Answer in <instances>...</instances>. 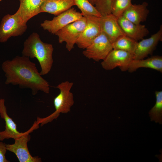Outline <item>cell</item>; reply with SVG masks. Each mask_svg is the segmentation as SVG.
Listing matches in <instances>:
<instances>
[{
    "label": "cell",
    "mask_w": 162,
    "mask_h": 162,
    "mask_svg": "<svg viewBox=\"0 0 162 162\" xmlns=\"http://www.w3.org/2000/svg\"><path fill=\"white\" fill-rule=\"evenodd\" d=\"M137 41L125 35L119 37L112 44L113 49L124 51L133 55Z\"/></svg>",
    "instance_id": "d6986e66"
},
{
    "label": "cell",
    "mask_w": 162,
    "mask_h": 162,
    "mask_svg": "<svg viewBox=\"0 0 162 162\" xmlns=\"http://www.w3.org/2000/svg\"><path fill=\"white\" fill-rule=\"evenodd\" d=\"M75 5L80 10L83 16H94L98 17H102L95 7L88 0H74Z\"/></svg>",
    "instance_id": "44dd1931"
},
{
    "label": "cell",
    "mask_w": 162,
    "mask_h": 162,
    "mask_svg": "<svg viewBox=\"0 0 162 162\" xmlns=\"http://www.w3.org/2000/svg\"><path fill=\"white\" fill-rule=\"evenodd\" d=\"M86 17L69 24L55 33L59 43H66L65 47L68 51L74 48V45L86 24Z\"/></svg>",
    "instance_id": "5b68a950"
},
{
    "label": "cell",
    "mask_w": 162,
    "mask_h": 162,
    "mask_svg": "<svg viewBox=\"0 0 162 162\" xmlns=\"http://www.w3.org/2000/svg\"><path fill=\"white\" fill-rule=\"evenodd\" d=\"M140 68H151L162 73V56H154L145 59H133L130 63L128 70L132 73Z\"/></svg>",
    "instance_id": "ac0fdd59"
},
{
    "label": "cell",
    "mask_w": 162,
    "mask_h": 162,
    "mask_svg": "<svg viewBox=\"0 0 162 162\" xmlns=\"http://www.w3.org/2000/svg\"><path fill=\"white\" fill-rule=\"evenodd\" d=\"M112 49V43L101 32L82 53L87 58L98 62L104 60Z\"/></svg>",
    "instance_id": "52a82bcc"
},
{
    "label": "cell",
    "mask_w": 162,
    "mask_h": 162,
    "mask_svg": "<svg viewBox=\"0 0 162 162\" xmlns=\"http://www.w3.org/2000/svg\"><path fill=\"white\" fill-rule=\"evenodd\" d=\"M27 28L26 23L15 13L5 15L0 24V43L6 42L11 37L22 35Z\"/></svg>",
    "instance_id": "277c9868"
},
{
    "label": "cell",
    "mask_w": 162,
    "mask_h": 162,
    "mask_svg": "<svg viewBox=\"0 0 162 162\" xmlns=\"http://www.w3.org/2000/svg\"><path fill=\"white\" fill-rule=\"evenodd\" d=\"M53 50L52 44L44 42L37 33L33 32L24 41L22 53V56L38 60L41 68L40 73L42 76L47 74L51 69Z\"/></svg>",
    "instance_id": "7a4b0ae2"
},
{
    "label": "cell",
    "mask_w": 162,
    "mask_h": 162,
    "mask_svg": "<svg viewBox=\"0 0 162 162\" xmlns=\"http://www.w3.org/2000/svg\"><path fill=\"white\" fill-rule=\"evenodd\" d=\"M74 5V0H44L40 13L46 12L57 16Z\"/></svg>",
    "instance_id": "e0dca14e"
},
{
    "label": "cell",
    "mask_w": 162,
    "mask_h": 162,
    "mask_svg": "<svg viewBox=\"0 0 162 162\" xmlns=\"http://www.w3.org/2000/svg\"><path fill=\"white\" fill-rule=\"evenodd\" d=\"M131 0H111V14L117 18L123 14L132 4Z\"/></svg>",
    "instance_id": "7402d4cb"
},
{
    "label": "cell",
    "mask_w": 162,
    "mask_h": 162,
    "mask_svg": "<svg viewBox=\"0 0 162 162\" xmlns=\"http://www.w3.org/2000/svg\"><path fill=\"white\" fill-rule=\"evenodd\" d=\"M162 40V26L155 33L147 39H142L137 42L133 54V59H144L149 54H151L159 42Z\"/></svg>",
    "instance_id": "8fae6325"
},
{
    "label": "cell",
    "mask_w": 162,
    "mask_h": 162,
    "mask_svg": "<svg viewBox=\"0 0 162 162\" xmlns=\"http://www.w3.org/2000/svg\"><path fill=\"white\" fill-rule=\"evenodd\" d=\"M133 55L122 50L113 49L101 62L103 68L111 70L118 67L122 71L128 70Z\"/></svg>",
    "instance_id": "ba28073f"
},
{
    "label": "cell",
    "mask_w": 162,
    "mask_h": 162,
    "mask_svg": "<svg viewBox=\"0 0 162 162\" xmlns=\"http://www.w3.org/2000/svg\"><path fill=\"white\" fill-rule=\"evenodd\" d=\"M2 66L6 78V85H18L21 88H30L33 95L39 91L49 93V83L41 76L36 64L29 58L16 56L11 60L3 62Z\"/></svg>",
    "instance_id": "6da1fadb"
},
{
    "label": "cell",
    "mask_w": 162,
    "mask_h": 162,
    "mask_svg": "<svg viewBox=\"0 0 162 162\" xmlns=\"http://www.w3.org/2000/svg\"><path fill=\"white\" fill-rule=\"evenodd\" d=\"M86 17V25L76 43L79 48L83 49L88 47L101 32L100 17L92 15Z\"/></svg>",
    "instance_id": "30bf717a"
},
{
    "label": "cell",
    "mask_w": 162,
    "mask_h": 162,
    "mask_svg": "<svg viewBox=\"0 0 162 162\" xmlns=\"http://www.w3.org/2000/svg\"><path fill=\"white\" fill-rule=\"evenodd\" d=\"M118 23L125 35L137 41L149 33L144 25L136 24L122 16L118 18Z\"/></svg>",
    "instance_id": "4fadbf2b"
},
{
    "label": "cell",
    "mask_w": 162,
    "mask_h": 162,
    "mask_svg": "<svg viewBox=\"0 0 162 162\" xmlns=\"http://www.w3.org/2000/svg\"><path fill=\"white\" fill-rule=\"evenodd\" d=\"M44 0H19L20 5L15 13L27 23L33 16L40 13L41 5Z\"/></svg>",
    "instance_id": "9a60e30c"
},
{
    "label": "cell",
    "mask_w": 162,
    "mask_h": 162,
    "mask_svg": "<svg viewBox=\"0 0 162 162\" xmlns=\"http://www.w3.org/2000/svg\"><path fill=\"white\" fill-rule=\"evenodd\" d=\"M0 115L4 119L5 124L4 130L0 131V140L12 138L15 140L20 136L23 133H20L17 130L16 125L7 113L4 105V100L0 99Z\"/></svg>",
    "instance_id": "5bb4252c"
},
{
    "label": "cell",
    "mask_w": 162,
    "mask_h": 162,
    "mask_svg": "<svg viewBox=\"0 0 162 162\" xmlns=\"http://www.w3.org/2000/svg\"><path fill=\"white\" fill-rule=\"evenodd\" d=\"M148 4L146 2L140 4H132L126 10L122 16L136 24L146 20L149 11L147 7Z\"/></svg>",
    "instance_id": "2e32d148"
},
{
    "label": "cell",
    "mask_w": 162,
    "mask_h": 162,
    "mask_svg": "<svg viewBox=\"0 0 162 162\" xmlns=\"http://www.w3.org/2000/svg\"><path fill=\"white\" fill-rule=\"evenodd\" d=\"M82 15L76 11L74 8H71L54 17L51 20H45L41 23L43 29L52 34L67 25L81 19Z\"/></svg>",
    "instance_id": "8992f818"
},
{
    "label": "cell",
    "mask_w": 162,
    "mask_h": 162,
    "mask_svg": "<svg viewBox=\"0 0 162 162\" xmlns=\"http://www.w3.org/2000/svg\"><path fill=\"white\" fill-rule=\"evenodd\" d=\"M111 0H95L96 8L102 16L111 14Z\"/></svg>",
    "instance_id": "603a6c76"
},
{
    "label": "cell",
    "mask_w": 162,
    "mask_h": 162,
    "mask_svg": "<svg viewBox=\"0 0 162 162\" xmlns=\"http://www.w3.org/2000/svg\"><path fill=\"white\" fill-rule=\"evenodd\" d=\"M156 98L155 104L149 112L151 121L162 124V91H156L155 92Z\"/></svg>",
    "instance_id": "ffe728a7"
},
{
    "label": "cell",
    "mask_w": 162,
    "mask_h": 162,
    "mask_svg": "<svg viewBox=\"0 0 162 162\" xmlns=\"http://www.w3.org/2000/svg\"><path fill=\"white\" fill-rule=\"evenodd\" d=\"M7 150L6 144L0 142V162H9L6 159L5 157V154Z\"/></svg>",
    "instance_id": "cb8c5ba5"
},
{
    "label": "cell",
    "mask_w": 162,
    "mask_h": 162,
    "mask_svg": "<svg viewBox=\"0 0 162 162\" xmlns=\"http://www.w3.org/2000/svg\"><path fill=\"white\" fill-rule=\"evenodd\" d=\"M74 83L65 81L59 84L56 87L59 89L60 93L54 99L55 111L48 117L41 118L38 117L36 123L41 124V126L57 118L60 113H66L70 111L74 101L73 93L70 90Z\"/></svg>",
    "instance_id": "3957f363"
},
{
    "label": "cell",
    "mask_w": 162,
    "mask_h": 162,
    "mask_svg": "<svg viewBox=\"0 0 162 162\" xmlns=\"http://www.w3.org/2000/svg\"><path fill=\"white\" fill-rule=\"evenodd\" d=\"M101 31L112 44L121 36L125 35L120 26L118 18L110 14L100 17Z\"/></svg>",
    "instance_id": "7c38bea8"
},
{
    "label": "cell",
    "mask_w": 162,
    "mask_h": 162,
    "mask_svg": "<svg viewBox=\"0 0 162 162\" xmlns=\"http://www.w3.org/2000/svg\"><path fill=\"white\" fill-rule=\"evenodd\" d=\"M28 132L23 133L18 138L14 140V144H6L7 150L14 153L20 162H40L41 158L38 156L32 157L28 148L27 142L30 139Z\"/></svg>",
    "instance_id": "9c48e42d"
},
{
    "label": "cell",
    "mask_w": 162,
    "mask_h": 162,
    "mask_svg": "<svg viewBox=\"0 0 162 162\" xmlns=\"http://www.w3.org/2000/svg\"><path fill=\"white\" fill-rule=\"evenodd\" d=\"M89 2L93 5H94L95 0H88Z\"/></svg>",
    "instance_id": "d4e9b609"
}]
</instances>
